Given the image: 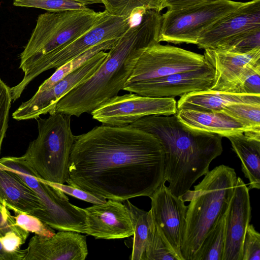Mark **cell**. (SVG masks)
Wrapping results in <instances>:
<instances>
[{
  "label": "cell",
  "instance_id": "cell-14",
  "mask_svg": "<svg viewBox=\"0 0 260 260\" xmlns=\"http://www.w3.org/2000/svg\"><path fill=\"white\" fill-rule=\"evenodd\" d=\"M108 200L82 208L85 217L84 234L96 239L129 237L134 233V217L127 204Z\"/></svg>",
  "mask_w": 260,
  "mask_h": 260
},
{
  "label": "cell",
  "instance_id": "cell-18",
  "mask_svg": "<svg viewBox=\"0 0 260 260\" xmlns=\"http://www.w3.org/2000/svg\"><path fill=\"white\" fill-rule=\"evenodd\" d=\"M23 260H84L86 237L73 231H59L51 237L35 235L28 242Z\"/></svg>",
  "mask_w": 260,
  "mask_h": 260
},
{
  "label": "cell",
  "instance_id": "cell-33",
  "mask_svg": "<svg viewBox=\"0 0 260 260\" xmlns=\"http://www.w3.org/2000/svg\"><path fill=\"white\" fill-rule=\"evenodd\" d=\"M16 224L29 233L43 237H51L55 232L52 228L37 217L28 213L11 208Z\"/></svg>",
  "mask_w": 260,
  "mask_h": 260
},
{
  "label": "cell",
  "instance_id": "cell-15",
  "mask_svg": "<svg viewBox=\"0 0 260 260\" xmlns=\"http://www.w3.org/2000/svg\"><path fill=\"white\" fill-rule=\"evenodd\" d=\"M206 61L214 69L211 90L237 93L242 80L254 66L260 64V48L240 54L218 48L204 49Z\"/></svg>",
  "mask_w": 260,
  "mask_h": 260
},
{
  "label": "cell",
  "instance_id": "cell-32",
  "mask_svg": "<svg viewBox=\"0 0 260 260\" xmlns=\"http://www.w3.org/2000/svg\"><path fill=\"white\" fill-rule=\"evenodd\" d=\"M16 7L41 9L49 12L74 10H87V6L72 0H14Z\"/></svg>",
  "mask_w": 260,
  "mask_h": 260
},
{
  "label": "cell",
  "instance_id": "cell-13",
  "mask_svg": "<svg viewBox=\"0 0 260 260\" xmlns=\"http://www.w3.org/2000/svg\"><path fill=\"white\" fill-rule=\"evenodd\" d=\"M214 79V69L207 62L196 70L125 83L123 90L144 96L174 99L191 92L209 90Z\"/></svg>",
  "mask_w": 260,
  "mask_h": 260
},
{
  "label": "cell",
  "instance_id": "cell-11",
  "mask_svg": "<svg viewBox=\"0 0 260 260\" xmlns=\"http://www.w3.org/2000/svg\"><path fill=\"white\" fill-rule=\"evenodd\" d=\"M206 63L204 55L159 43L142 53L126 83L196 70Z\"/></svg>",
  "mask_w": 260,
  "mask_h": 260
},
{
  "label": "cell",
  "instance_id": "cell-35",
  "mask_svg": "<svg viewBox=\"0 0 260 260\" xmlns=\"http://www.w3.org/2000/svg\"><path fill=\"white\" fill-rule=\"evenodd\" d=\"M242 260H260V234L253 224L246 230L242 247Z\"/></svg>",
  "mask_w": 260,
  "mask_h": 260
},
{
  "label": "cell",
  "instance_id": "cell-29",
  "mask_svg": "<svg viewBox=\"0 0 260 260\" xmlns=\"http://www.w3.org/2000/svg\"><path fill=\"white\" fill-rule=\"evenodd\" d=\"M145 260H182L154 221L146 249Z\"/></svg>",
  "mask_w": 260,
  "mask_h": 260
},
{
  "label": "cell",
  "instance_id": "cell-40",
  "mask_svg": "<svg viewBox=\"0 0 260 260\" xmlns=\"http://www.w3.org/2000/svg\"><path fill=\"white\" fill-rule=\"evenodd\" d=\"M84 5L87 6L89 5L95 4H102V0H72Z\"/></svg>",
  "mask_w": 260,
  "mask_h": 260
},
{
  "label": "cell",
  "instance_id": "cell-31",
  "mask_svg": "<svg viewBox=\"0 0 260 260\" xmlns=\"http://www.w3.org/2000/svg\"><path fill=\"white\" fill-rule=\"evenodd\" d=\"M216 48L240 54L248 53L260 48V28L243 32Z\"/></svg>",
  "mask_w": 260,
  "mask_h": 260
},
{
  "label": "cell",
  "instance_id": "cell-20",
  "mask_svg": "<svg viewBox=\"0 0 260 260\" xmlns=\"http://www.w3.org/2000/svg\"><path fill=\"white\" fill-rule=\"evenodd\" d=\"M0 203L9 210L34 215L41 220L45 209L35 192L13 172L0 168Z\"/></svg>",
  "mask_w": 260,
  "mask_h": 260
},
{
  "label": "cell",
  "instance_id": "cell-24",
  "mask_svg": "<svg viewBox=\"0 0 260 260\" xmlns=\"http://www.w3.org/2000/svg\"><path fill=\"white\" fill-rule=\"evenodd\" d=\"M228 208L221 213L192 260H223Z\"/></svg>",
  "mask_w": 260,
  "mask_h": 260
},
{
  "label": "cell",
  "instance_id": "cell-37",
  "mask_svg": "<svg viewBox=\"0 0 260 260\" xmlns=\"http://www.w3.org/2000/svg\"><path fill=\"white\" fill-rule=\"evenodd\" d=\"M42 180L47 184L60 189L65 194H69L79 200L93 204H101L107 201L104 198L97 197L82 189L69 184L65 185L64 184L48 181L43 179Z\"/></svg>",
  "mask_w": 260,
  "mask_h": 260
},
{
  "label": "cell",
  "instance_id": "cell-2",
  "mask_svg": "<svg viewBox=\"0 0 260 260\" xmlns=\"http://www.w3.org/2000/svg\"><path fill=\"white\" fill-rule=\"evenodd\" d=\"M161 19L159 12L147 10L140 21L131 26L116 41L95 72L58 101L55 112L79 117L90 114L117 95L123 90L140 55L148 47L159 43Z\"/></svg>",
  "mask_w": 260,
  "mask_h": 260
},
{
  "label": "cell",
  "instance_id": "cell-28",
  "mask_svg": "<svg viewBox=\"0 0 260 260\" xmlns=\"http://www.w3.org/2000/svg\"><path fill=\"white\" fill-rule=\"evenodd\" d=\"M105 10L111 15L131 18L138 11L153 10L159 12L162 10V0H102Z\"/></svg>",
  "mask_w": 260,
  "mask_h": 260
},
{
  "label": "cell",
  "instance_id": "cell-4",
  "mask_svg": "<svg viewBox=\"0 0 260 260\" xmlns=\"http://www.w3.org/2000/svg\"><path fill=\"white\" fill-rule=\"evenodd\" d=\"M235 170L221 165L179 197L187 206L186 225L181 249L183 260H192L205 237L229 206L237 182Z\"/></svg>",
  "mask_w": 260,
  "mask_h": 260
},
{
  "label": "cell",
  "instance_id": "cell-8",
  "mask_svg": "<svg viewBox=\"0 0 260 260\" xmlns=\"http://www.w3.org/2000/svg\"><path fill=\"white\" fill-rule=\"evenodd\" d=\"M131 26V18L114 16L106 11L89 30L58 50L39 58L22 71L24 75L21 81L10 87L13 102L17 100L27 86L42 73L50 69H56L105 42L118 39Z\"/></svg>",
  "mask_w": 260,
  "mask_h": 260
},
{
  "label": "cell",
  "instance_id": "cell-7",
  "mask_svg": "<svg viewBox=\"0 0 260 260\" xmlns=\"http://www.w3.org/2000/svg\"><path fill=\"white\" fill-rule=\"evenodd\" d=\"M0 168L13 172L35 192L45 209L41 220L58 231L84 234L86 217L82 208L72 204L60 189L45 183L22 156L2 157Z\"/></svg>",
  "mask_w": 260,
  "mask_h": 260
},
{
  "label": "cell",
  "instance_id": "cell-5",
  "mask_svg": "<svg viewBox=\"0 0 260 260\" xmlns=\"http://www.w3.org/2000/svg\"><path fill=\"white\" fill-rule=\"evenodd\" d=\"M36 120L38 137L21 156L43 179L64 184L69 178L70 155L76 137L71 129V116L55 112Z\"/></svg>",
  "mask_w": 260,
  "mask_h": 260
},
{
  "label": "cell",
  "instance_id": "cell-36",
  "mask_svg": "<svg viewBox=\"0 0 260 260\" xmlns=\"http://www.w3.org/2000/svg\"><path fill=\"white\" fill-rule=\"evenodd\" d=\"M237 93L260 95V64L250 70L238 87Z\"/></svg>",
  "mask_w": 260,
  "mask_h": 260
},
{
  "label": "cell",
  "instance_id": "cell-3",
  "mask_svg": "<svg viewBox=\"0 0 260 260\" xmlns=\"http://www.w3.org/2000/svg\"><path fill=\"white\" fill-rule=\"evenodd\" d=\"M128 125L152 134L160 142L165 152V179L177 197L207 173L211 161L223 151V137L190 127L176 114L146 116Z\"/></svg>",
  "mask_w": 260,
  "mask_h": 260
},
{
  "label": "cell",
  "instance_id": "cell-12",
  "mask_svg": "<svg viewBox=\"0 0 260 260\" xmlns=\"http://www.w3.org/2000/svg\"><path fill=\"white\" fill-rule=\"evenodd\" d=\"M108 52L101 51L51 88L37 91L28 100L22 102L12 114L17 120L39 118L41 115L55 112L58 101L70 91L91 77L103 63Z\"/></svg>",
  "mask_w": 260,
  "mask_h": 260
},
{
  "label": "cell",
  "instance_id": "cell-39",
  "mask_svg": "<svg viewBox=\"0 0 260 260\" xmlns=\"http://www.w3.org/2000/svg\"><path fill=\"white\" fill-rule=\"evenodd\" d=\"M26 252V249L16 251H9L0 240V260H23Z\"/></svg>",
  "mask_w": 260,
  "mask_h": 260
},
{
  "label": "cell",
  "instance_id": "cell-23",
  "mask_svg": "<svg viewBox=\"0 0 260 260\" xmlns=\"http://www.w3.org/2000/svg\"><path fill=\"white\" fill-rule=\"evenodd\" d=\"M241 161L242 171L249 181V189L260 188V132L227 136Z\"/></svg>",
  "mask_w": 260,
  "mask_h": 260
},
{
  "label": "cell",
  "instance_id": "cell-34",
  "mask_svg": "<svg viewBox=\"0 0 260 260\" xmlns=\"http://www.w3.org/2000/svg\"><path fill=\"white\" fill-rule=\"evenodd\" d=\"M12 102L10 87L0 78V154L8 127L9 112Z\"/></svg>",
  "mask_w": 260,
  "mask_h": 260
},
{
  "label": "cell",
  "instance_id": "cell-26",
  "mask_svg": "<svg viewBox=\"0 0 260 260\" xmlns=\"http://www.w3.org/2000/svg\"><path fill=\"white\" fill-rule=\"evenodd\" d=\"M29 233L16 224L9 209L0 203V240L10 251L21 250Z\"/></svg>",
  "mask_w": 260,
  "mask_h": 260
},
{
  "label": "cell",
  "instance_id": "cell-25",
  "mask_svg": "<svg viewBox=\"0 0 260 260\" xmlns=\"http://www.w3.org/2000/svg\"><path fill=\"white\" fill-rule=\"evenodd\" d=\"M126 203L134 217V233L133 239L132 260H145L146 249L154 225L150 211H145L133 205L128 200Z\"/></svg>",
  "mask_w": 260,
  "mask_h": 260
},
{
  "label": "cell",
  "instance_id": "cell-19",
  "mask_svg": "<svg viewBox=\"0 0 260 260\" xmlns=\"http://www.w3.org/2000/svg\"><path fill=\"white\" fill-rule=\"evenodd\" d=\"M248 187L237 177L226 211L223 260H242V247L251 215Z\"/></svg>",
  "mask_w": 260,
  "mask_h": 260
},
{
  "label": "cell",
  "instance_id": "cell-10",
  "mask_svg": "<svg viewBox=\"0 0 260 260\" xmlns=\"http://www.w3.org/2000/svg\"><path fill=\"white\" fill-rule=\"evenodd\" d=\"M177 112L174 98L144 96L129 92L109 99L90 113L104 125L124 126L146 116L170 115Z\"/></svg>",
  "mask_w": 260,
  "mask_h": 260
},
{
  "label": "cell",
  "instance_id": "cell-38",
  "mask_svg": "<svg viewBox=\"0 0 260 260\" xmlns=\"http://www.w3.org/2000/svg\"><path fill=\"white\" fill-rule=\"evenodd\" d=\"M212 1L215 0H162V8L173 10Z\"/></svg>",
  "mask_w": 260,
  "mask_h": 260
},
{
  "label": "cell",
  "instance_id": "cell-6",
  "mask_svg": "<svg viewBox=\"0 0 260 260\" xmlns=\"http://www.w3.org/2000/svg\"><path fill=\"white\" fill-rule=\"evenodd\" d=\"M74 10L39 15L30 38L20 54L19 68L22 71L46 55L52 53L85 33L105 14Z\"/></svg>",
  "mask_w": 260,
  "mask_h": 260
},
{
  "label": "cell",
  "instance_id": "cell-21",
  "mask_svg": "<svg viewBox=\"0 0 260 260\" xmlns=\"http://www.w3.org/2000/svg\"><path fill=\"white\" fill-rule=\"evenodd\" d=\"M176 115L183 123L192 128L226 137L249 132H260L247 128L223 112H200L190 109L177 110Z\"/></svg>",
  "mask_w": 260,
  "mask_h": 260
},
{
  "label": "cell",
  "instance_id": "cell-30",
  "mask_svg": "<svg viewBox=\"0 0 260 260\" xmlns=\"http://www.w3.org/2000/svg\"><path fill=\"white\" fill-rule=\"evenodd\" d=\"M221 112L247 128L260 131V103H234L226 106Z\"/></svg>",
  "mask_w": 260,
  "mask_h": 260
},
{
  "label": "cell",
  "instance_id": "cell-27",
  "mask_svg": "<svg viewBox=\"0 0 260 260\" xmlns=\"http://www.w3.org/2000/svg\"><path fill=\"white\" fill-rule=\"evenodd\" d=\"M117 40L108 41L94 46L56 69L55 72L40 85L37 91L41 92L51 88L99 52L110 50Z\"/></svg>",
  "mask_w": 260,
  "mask_h": 260
},
{
  "label": "cell",
  "instance_id": "cell-1",
  "mask_svg": "<svg viewBox=\"0 0 260 260\" xmlns=\"http://www.w3.org/2000/svg\"><path fill=\"white\" fill-rule=\"evenodd\" d=\"M158 140L132 127L102 124L76 136L67 183L97 197L124 202L150 197L164 182Z\"/></svg>",
  "mask_w": 260,
  "mask_h": 260
},
{
  "label": "cell",
  "instance_id": "cell-17",
  "mask_svg": "<svg viewBox=\"0 0 260 260\" xmlns=\"http://www.w3.org/2000/svg\"><path fill=\"white\" fill-rule=\"evenodd\" d=\"M260 28V0L244 2L205 31L198 39L200 49H214L247 30Z\"/></svg>",
  "mask_w": 260,
  "mask_h": 260
},
{
  "label": "cell",
  "instance_id": "cell-9",
  "mask_svg": "<svg viewBox=\"0 0 260 260\" xmlns=\"http://www.w3.org/2000/svg\"><path fill=\"white\" fill-rule=\"evenodd\" d=\"M244 3L215 0L173 10L162 16L159 42L197 45L201 35Z\"/></svg>",
  "mask_w": 260,
  "mask_h": 260
},
{
  "label": "cell",
  "instance_id": "cell-16",
  "mask_svg": "<svg viewBox=\"0 0 260 260\" xmlns=\"http://www.w3.org/2000/svg\"><path fill=\"white\" fill-rule=\"evenodd\" d=\"M153 219L178 255L181 249L186 225L187 206L162 183L149 197Z\"/></svg>",
  "mask_w": 260,
  "mask_h": 260
},
{
  "label": "cell",
  "instance_id": "cell-22",
  "mask_svg": "<svg viewBox=\"0 0 260 260\" xmlns=\"http://www.w3.org/2000/svg\"><path fill=\"white\" fill-rule=\"evenodd\" d=\"M238 103H260V95L234 93L211 89L191 92L180 97L177 110L221 112L226 106Z\"/></svg>",
  "mask_w": 260,
  "mask_h": 260
}]
</instances>
